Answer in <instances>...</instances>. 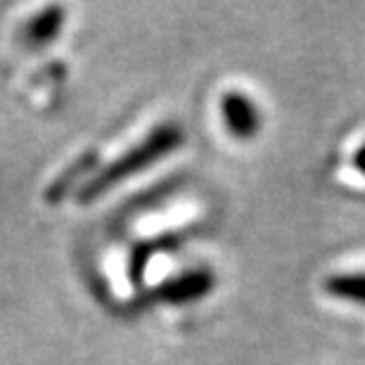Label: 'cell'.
<instances>
[{"instance_id":"obj_6","label":"cell","mask_w":365,"mask_h":365,"mask_svg":"<svg viewBox=\"0 0 365 365\" xmlns=\"http://www.w3.org/2000/svg\"><path fill=\"white\" fill-rule=\"evenodd\" d=\"M325 292L341 302L365 306V273H337L325 280Z\"/></svg>"},{"instance_id":"obj_4","label":"cell","mask_w":365,"mask_h":365,"mask_svg":"<svg viewBox=\"0 0 365 365\" xmlns=\"http://www.w3.org/2000/svg\"><path fill=\"white\" fill-rule=\"evenodd\" d=\"M64 10L60 5H50V7H43L41 12H36L31 19L26 21L24 26V41L29 46H48L53 43L57 36H60L62 26H64Z\"/></svg>"},{"instance_id":"obj_5","label":"cell","mask_w":365,"mask_h":365,"mask_svg":"<svg viewBox=\"0 0 365 365\" xmlns=\"http://www.w3.org/2000/svg\"><path fill=\"white\" fill-rule=\"evenodd\" d=\"M187 237V232H169V235H159L155 240H148V242H140L133 247V252H130V280L133 282H143L145 277V268H148L150 259L155 257V254H164V252H173L178 250L182 245V240Z\"/></svg>"},{"instance_id":"obj_7","label":"cell","mask_w":365,"mask_h":365,"mask_svg":"<svg viewBox=\"0 0 365 365\" xmlns=\"http://www.w3.org/2000/svg\"><path fill=\"white\" fill-rule=\"evenodd\" d=\"M354 166H356V171H361L363 176H365V145H361V148L356 150V155H354Z\"/></svg>"},{"instance_id":"obj_3","label":"cell","mask_w":365,"mask_h":365,"mask_svg":"<svg viewBox=\"0 0 365 365\" xmlns=\"http://www.w3.org/2000/svg\"><path fill=\"white\" fill-rule=\"evenodd\" d=\"M221 114L225 128H228V133L232 138H237V140H252V138H257L261 128V112L257 102L247 98L245 93L240 91L225 93L221 100Z\"/></svg>"},{"instance_id":"obj_2","label":"cell","mask_w":365,"mask_h":365,"mask_svg":"<svg viewBox=\"0 0 365 365\" xmlns=\"http://www.w3.org/2000/svg\"><path fill=\"white\" fill-rule=\"evenodd\" d=\"M214 287H216V275L209 268H192V271H185L171 277V280H166L164 284H159L155 294L164 304L185 306L211 294Z\"/></svg>"},{"instance_id":"obj_1","label":"cell","mask_w":365,"mask_h":365,"mask_svg":"<svg viewBox=\"0 0 365 365\" xmlns=\"http://www.w3.org/2000/svg\"><path fill=\"white\" fill-rule=\"evenodd\" d=\"M182 140H185V133H182L178 123H162V126L152 128L143 143L133 145L126 155L114 159L112 164L102 166L86 185H81V190H78V202L98 200V197L109 192L119 182H126L128 178L143 173L152 164L162 162L164 157H169L173 150L180 148Z\"/></svg>"}]
</instances>
